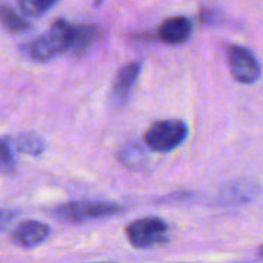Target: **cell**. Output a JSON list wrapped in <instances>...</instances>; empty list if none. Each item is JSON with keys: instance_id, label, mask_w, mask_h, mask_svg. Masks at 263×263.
<instances>
[{"instance_id": "cell-6", "label": "cell", "mask_w": 263, "mask_h": 263, "mask_svg": "<svg viewBox=\"0 0 263 263\" xmlns=\"http://www.w3.org/2000/svg\"><path fill=\"white\" fill-rule=\"evenodd\" d=\"M191 32H193L191 20L177 15L162 22V25L157 29V37L166 45H180L191 37Z\"/></svg>"}, {"instance_id": "cell-9", "label": "cell", "mask_w": 263, "mask_h": 263, "mask_svg": "<svg viewBox=\"0 0 263 263\" xmlns=\"http://www.w3.org/2000/svg\"><path fill=\"white\" fill-rule=\"evenodd\" d=\"M0 23L11 32H23L29 28V23L8 5H0Z\"/></svg>"}, {"instance_id": "cell-3", "label": "cell", "mask_w": 263, "mask_h": 263, "mask_svg": "<svg viewBox=\"0 0 263 263\" xmlns=\"http://www.w3.org/2000/svg\"><path fill=\"white\" fill-rule=\"evenodd\" d=\"M168 225L159 217H145L134 220L126 227V236L134 248L146 250L166 242Z\"/></svg>"}, {"instance_id": "cell-10", "label": "cell", "mask_w": 263, "mask_h": 263, "mask_svg": "<svg viewBox=\"0 0 263 263\" xmlns=\"http://www.w3.org/2000/svg\"><path fill=\"white\" fill-rule=\"evenodd\" d=\"M14 146L17 151H20L22 154H31V156H37L42 154L45 149V142L42 137L28 133V134H22L18 137H15L14 140Z\"/></svg>"}, {"instance_id": "cell-2", "label": "cell", "mask_w": 263, "mask_h": 263, "mask_svg": "<svg viewBox=\"0 0 263 263\" xmlns=\"http://www.w3.org/2000/svg\"><path fill=\"white\" fill-rule=\"evenodd\" d=\"M188 136V128L182 120L170 119L156 122L145 133V143L154 153H170L176 149Z\"/></svg>"}, {"instance_id": "cell-4", "label": "cell", "mask_w": 263, "mask_h": 263, "mask_svg": "<svg viewBox=\"0 0 263 263\" xmlns=\"http://www.w3.org/2000/svg\"><path fill=\"white\" fill-rule=\"evenodd\" d=\"M122 211V206L112 203H100V202H71L59 206L55 210V216L66 222H85L91 219L109 217Z\"/></svg>"}, {"instance_id": "cell-7", "label": "cell", "mask_w": 263, "mask_h": 263, "mask_svg": "<svg viewBox=\"0 0 263 263\" xmlns=\"http://www.w3.org/2000/svg\"><path fill=\"white\" fill-rule=\"evenodd\" d=\"M49 236V227L35 222V220H26L18 223V227L12 233V242L20 248H34L46 240Z\"/></svg>"}, {"instance_id": "cell-1", "label": "cell", "mask_w": 263, "mask_h": 263, "mask_svg": "<svg viewBox=\"0 0 263 263\" xmlns=\"http://www.w3.org/2000/svg\"><path fill=\"white\" fill-rule=\"evenodd\" d=\"M97 31L88 25H71L66 20H55L51 28L35 40L26 45V54L32 60L46 62L52 57L72 51L74 54H83L96 40Z\"/></svg>"}, {"instance_id": "cell-13", "label": "cell", "mask_w": 263, "mask_h": 263, "mask_svg": "<svg viewBox=\"0 0 263 263\" xmlns=\"http://www.w3.org/2000/svg\"><path fill=\"white\" fill-rule=\"evenodd\" d=\"M9 219H11V214H9V213L0 211V227H2V225H5Z\"/></svg>"}, {"instance_id": "cell-8", "label": "cell", "mask_w": 263, "mask_h": 263, "mask_svg": "<svg viewBox=\"0 0 263 263\" xmlns=\"http://www.w3.org/2000/svg\"><path fill=\"white\" fill-rule=\"evenodd\" d=\"M139 74H140L139 62L128 63L117 72L114 83H112V89H111V97L116 105H123L126 102V99L129 97L134 88V83L137 82Z\"/></svg>"}, {"instance_id": "cell-5", "label": "cell", "mask_w": 263, "mask_h": 263, "mask_svg": "<svg viewBox=\"0 0 263 263\" xmlns=\"http://www.w3.org/2000/svg\"><path fill=\"white\" fill-rule=\"evenodd\" d=\"M228 63L233 77L240 83H254L260 76V66L256 57L242 46L228 48Z\"/></svg>"}, {"instance_id": "cell-11", "label": "cell", "mask_w": 263, "mask_h": 263, "mask_svg": "<svg viewBox=\"0 0 263 263\" xmlns=\"http://www.w3.org/2000/svg\"><path fill=\"white\" fill-rule=\"evenodd\" d=\"M59 0H18V6L23 14L29 17H39L48 12Z\"/></svg>"}, {"instance_id": "cell-12", "label": "cell", "mask_w": 263, "mask_h": 263, "mask_svg": "<svg viewBox=\"0 0 263 263\" xmlns=\"http://www.w3.org/2000/svg\"><path fill=\"white\" fill-rule=\"evenodd\" d=\"M0 170L3 173H9L14 170V154L11 140L6 137L0 139Z\"/></svg>"}]
</instances>
